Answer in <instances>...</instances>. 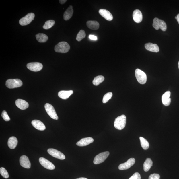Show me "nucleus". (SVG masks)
Listing matches in <instances>:
<instances>
[{"label":"nucleus","mask_w":179,"mask_h":179,"mask_svg":"<svg viewBox=\"0 0 179 179\" xmlns=\"http://www.w3.org/2000/svg\"><path fill=\"white\" fill-rule=\"evenodd\" d=\"M70 48V46L67 42H61L55 46V50L57 52L66 53L69 52Z\"/></svg>","instance_id":"nucleus-1"},{"label":"nucleus","mask_w":179,"mask_h":179,"mask_svg":"<svg viewBox=\"0 0 179 179\" xmlns=\"http://www.w3.org/2000/svg\"><path fill=\"white\" fill-rule=\"evenodd\" d=\"M126 124V117L125 115H121L115 119L114 126L115 128L119 130L124 128Z\"/></svg>","instance_id":"nucleus-2"},{"label":"nucleus","mask_w":179,"mask_h":179,"mask_svg":"<svg viewBox=\"0 0 179 179\" xmlns=\"http://www.w3.org/2000/svg\"><path fill=\"white\" fill-rule=\"evenodd\" d=\"M153 26L156 30L161 29L163 31H165L167 29V26L164 21L155 18L153 20Z\"/></svg>","instance_id":"nucleus-3"},{"label":"nucleus","mask_w":179,"mask_h":179,"mask_svg":"<svg viewBox=\"0 0 179 179\" xmlns=\"http://www.w3.org/2000/svg\"><path fill=\"white\" fill-rule=\"evenodd\" d=\"M23 83L20 79H8L6 82V86L8 88L13 89L19 88L22 86Z\"/></svg>","instance_id":"nucleus-4"},{"label":"nucleus","mask_w":179,"mask_h":179,"mask_svg":"<svg viewBox=\"0 0 179 179\" xmlns=\"http://www.w3.org/2000/svg\"><path fill=\"white\" fill-rule=\"evenodd\" d=\"M135 75L138 82L141 84L146 83L147 77L146 75L142 70L139 69H136L135 71Z\"/></svg>","instance_id":"nucleus-5"},{"label":"nucleus","mask_w":179,"mask_h":179,"mask_svg":"<svg viewBox=\"0 0 179 179\" xmlns=\"http://www.w3.org/2000/svg\"><path fill=\"white\" fill-rule=\"evenodd\" d=\"M44 108L47 113L51 118L55 120H58V116H57L54 106L50 104L46 103L45 104Z\"/></svg>","instance_id":"nucleus-6"},{"label":"nucleus","mask_w":179,"mask_h":179,"mask_svg":"<svg viewBox=\"0 0 179 179\" xmlns=\"http://www.w3.org/2000/svg\"><path fill=\"white\" fill-rule=\"evenodd\" d=\"M109 155L110 152L108 151L100 153L95 157L94 160V163L95 165H97L103 163L107 159Z\"/></svg>","instance_id":"nucleus-7"},{"label":"nucleus","mask_w":179,"mask_h":179,"mask_svg":"<svg viewBox=\"0 0 179 179\" xmlns=\"http://www.w3.org/2000/svg\"><path fill=\"white\" fill-rule=\"evenodd\" d=\"M35 17V15L33 13H28L26 16L20 19L19 21V23L21 26L28 25L34 20Z\"/></svg>","instance_id":"nucleus-8"},{"label":"nucleus","mask_w":179,"mask_h":179,"mask_svg":"<svg viewBox=\"0 0 179 179\" xmlns=\"http://www.w3.org/2000/svg\"><path fill=\"white\" fill-rule=\"evenodd\" d=\"M27 67L28 69L31 71L38 72L42 69L43 65L40 63L33 62L27 64Z\"/></svg>","instance_id":"nucleus-9"},{"label":"nucleus","mask_w":179,"mask_h":179,"mask_svg":"<svg viewBox=\"0 0 179 179\" xmlns=\"http://www.w3.org/2000/svg\"><path fill=\"white\" fill-rule=\"evenodd\" d=\"M49 154L55 158L61 160L65 159V155L63 153L54 149H49L48 150Z\"/></svg>","instance_id":"nucleus-10"},{"label":"nucleus","mask_w":179,"mask_h":179,"mask_svg":"<svg viewBox=\"0 0 179 179\" xmlns=\"http://www.w3.org/2000/svg\"><path fill=\"white\" fill-rule=\"evenodd\" d=\"M39 161L40 164L46 169L50 170L55 169V167L54 164L45 158L40 157Z\"/></svg>","instance_id":"nucleus-11"},{"label":"nucleus","mask_w":179,"mask_h":179,"mask_svg":"<svg viewBox=\"0 0 179 179\" xmlns=\"http://www.w3.org/2000/svg\"><path fill=\"white\" fill-rule=\"evenodd\" d=\"M135 162V159L133 158L130 159L126 162L120 164L119 166L118 169L120 170H127L133 165Z\"/></svg>","instance_id":"nucleus-12"},{"label":"nucleus","mask_w":179,"mask_h":179,"mask_svg":"<svg viewBox=\"0 0 179 179\" xmlns=\"http://www.w3.org/2000/svg\"><path fill=\"white\" fill-rule=\"evenodd\" d=\"M20 165L23 168L26 169H30L31 167V164L27 156L26 155H22L20 158Z\"/></svg>","instance_id":"nucleus-13"},{"label":"nucleus","mask_w":179,"mask_h":179,"mask_svg":"<svg viewBox=\"0 0 179 179\" xmlns=\"http://www.w3.org/2000/svg\"><path fill=\"white\" fill-rule=\"evenodd\" d=\"M94 139L92 138L89 137L83 138L79 141L77 143L76 145L80 147L85 146L92 143L94 142Z\"/></svg>","instance_id":"nucleus-14"},{"label":"nucleus","mask_w":179,"mask_h":179,"mask_svg":"<svg viewBox=\"0 0 179 179\" xmlns=\"http://www.w3.org/2000/svg\"><path fill=\"white\" fill-rule=\"evenodd\" d=\"M171 93L170 91H168L164 94L162 98V102L164 105L168 106L171 103V100L170 98Z\"/></svg>","instance_id":"nucleus-15"},{"label":"nucleus","mask_w":179,"mask_h":179,"mask_svg":"<svg viewBox=\"0 0 179 179\" xmlns=\"http://www.w3.org/2000/svg\"><path fill=\"white\" fill-rule=\"evenodd\" d=\"M99 13L106 20L110 21L113 20V16L111 13L105 9H100Z\"/></svg>","instance_id":"nucleus-16"},{"label":"nucleus","mask_w":179,"mask_h":179,"mask_svg":"<svg viewBox=\"0 0 179 179\" xmlns=\"http://www.w3.org/2000/svg\"><path fill=\"white\" fill-rule=\"evenodd\" d=\"M15 104L17 107L22 110H25L29 107V104L28 102L25 100L18 99L15 101Z\"/></svg>","instance_id":"nucleus-17"},{"label":"nucleus","mask_w":179,"mask_h":179,"mask_svg":"<svg viewBox=\"0 0 179 179\" xmlns=\"http://www.w3.org/2000/svg\"><path fill=\"white\" fill-rule=\"evenodd\" d=\"M133 20L136 23L141 22L143 19L142 14L139 10L136 9L134 11L133 13Z\"/></svg>","instance_id":"nucleus-18"},{"label":"nucleus","mask_w":179,"mask_h":179,"mask_svg":"<svg viewBox=\"0 0 179 179\" xmlns=\"http://www.w3.org/2000/svg\"><path fill=\"white\" fill-rule=\"evenodd\" d=\"M145 48L147 50L151 52H158L159 50V48L157 45L151 43H147L145 45Z\"/></svg>","instance_id":"nucleus-19"},{"label":"nucleus","mask_w":179,"mask_h":179,"mask_svg":"<svg viewBox=\"0 0 179 179\" xmlns=\"http://www.w3.org/2000/svg\"><path fill=\"white\" fill-rule=\"evenodd\" d=\"M31 123L35 129L39 131H43L46 129L45 126L43 123L39 120H33L32 121Z\"/></svg>","instance_id":"nucleus-20"},{"label":"nucleus","mask_w":179,"mask_h":179,"mask_svg":"<svg viewBox=\"0 0 179 179\" xmlns=\"http://www.w3.org/2000/svg\"><path fill=\"white\" fill-rule=\"evenodd\" d=\"M73 9L71 5L69 6L63 14V19L67 21L70 20L73 15Z\"/></svg>","instance_id":"nucleus-21"},{"label":"nucleus","mask_w":179,"mask_h":179,"mask_svg":"<svg viewBox=\"0 0 179 179\" xmlns=\"http://www.w3.org/2000/svg\"><path fill=\"white\" fill-rule=\"evenodd\" d=\"M73 93V91L72 90L61 91L59 92L58 96L61 99L66 100L69 98Z\"/></svg>","instance_id":"nucleus-22"},{"label":"nucleus","mask_w":179,"mask_h":179,"mask_svg":"<svg viewBox=\"0 0 179 179\" xmlns=\"http://www.w3.org/2000/svg\"><path fill=\"white\" fill-rule=\"evenodd\" d=\"M18 144V140L16 137L12 136L8 139V145L9 148L14 149L15 148Z\"/></svg>","instance_id":"nucleus-23"},{"label":"nucleus","mask_w":179,"mask_h":179,"mask_svg":"<svg viewBox=\"0 0 179 179\" xmlns=\"http://www.w3.org/2000/svg\"><path fill=\"white\" fill-rule=\"evenodd\" d=\"M86 24L89 29L93 30H98L100 26L99 22L96 21H88L87 22Z\"/></svg>","instance_id":"nucleus-24"},{"label":"nucleus","mask_w":179,"mask_h":179,"mask_svg":"<svg viewBox=\"0 0 179 179\" xmlns=\"http://www.w3.org/2000/svg\"><path fill=\"white\" fill-rule=\"evenodd\" d=\"M36 39L41 43L45 42L48 39V36L43 33H38L36 35Z\"/></svg>","instance_id":"nucleus-25"},{"label":"nucleus","mask_w":179,"mask_h":179,"mask_svg":"<svg viewBox=\"0 0 179 179\" xmlns=\"http://www.w3.org/2000/svg\"><path fill=\"white\" fill-rule=\"evenodd\" d=\"M153 165V161L150 158H147L143 164L144 171L148 172Z\"/></svg>","instance_id":"nucleus-26"},{"label":"nucleus","mask_w":179,"mask_h":179,"mask_svg":"<svg viewBox=\"0 0 179 179\" xmlns=\"http://www.w3.org/2000/svg\"><path fill=\"white\" fill-rule=\"evenodd\" d=\"M104 79V78L103 76H98L94 78L93 81V84L95 86H97L101 83L103 82Z\"/></svg>","instance_id":"nucleus-27"},{"label":"nucleus","mask_w":179,"mask_h":179,"mask_svg":"<svg viewBox=\"0 0 179 179\" xmlns=\"http://www.w3.org/2000/svg\"><path fill=\"white\" fill-rule=\"evenodd\" d=\"M139 138L141 145L143 149L145 150L148 149L149 148V144L147 141L142 137H140Z\"/></svg>","instance_id":"nucleus-28"},{"label":"nucleus","mask_w":179,"mask_h":179,"mask_svg":"<svg viewBox=\"0 0 179 179\" xmlns=\"http://www.w3.org/2000/svg\"><path fill=\"white\" fill-rule=\"evenodd\" d=\"M55 24V21L54 20H50L47 21L45 23L43 26L44 29H48L52 28Z\"/></svg>","instance_id":"nucleus-29"},{"label":"nucleus","mask_w":179,"mask_h":179,"mask_svg":"<svg viewBox=\"0 0 179 179\" xmlns=\"http://www.w3.org/2000/svg\"><path fill=\"white\" fill-rule=\"evenodd\" d=\"M86 34L84 30H80L78 33L76 38V39L78 42H80L86 37Z\"/></svg>","instance_id":"nucleus-30"},{"label":"nucleus","mask_w":179,"mask_h":179,"mask_svg":"<svg viewBox=\"0 0 179 179\" xmlns=\"http://www.w3.org/2000/svg\"><path fill=\"white\" fill-rule=\"evenodd\" d=\"M112 96V92H108L104 96L103 99V103H106L109 101V100L111 99Z\"/></svg>","instance_id":"nucleus-31"},{"label":"nucleus","mask_w":179,"mask_h":179,"mask_svg":"<svg viewBox=\"0 0 179 179\" xmlns=\"http://www.w3.org/2000/svg\"><path fill=\"white\" fill-rule=\"evenodd\" d=\"M0 173L4 178L7 179L9 178V174L7 170L4 168L1 167L0 168Z\"/></svg>","instance_id":"nucleus-32"},{"label":"nucleus","mask_w":179,"mask_h":179,"mask_svg":"<svg viewBox=\"0 0 179 179\" xmlns=\"http://www.w3.org/2000/svg\"><path fill=\"white\" fill-rule=\"evenodd\" d=\"M1 116L4 120L6 121H9L10 120V118L5 110H3L2 112Z\"/></svg>","instance_id":"nucleus-33"},{"label":"nucleus","mask_w":179,"mask_h":179,"mask_svg":"<svg viewBox=\"0 0 179 179\" xmlns=\"http://www.w3.org/2000/svg\"><path fill=\"white\" fill-rule=\"evenodd\" d=\"M129 179H141V178L139 173L135 172Z\"/></svg>","instance_id":"nucleus-34"},{"label":"nucleus","mask_w":179,"mask_h":179,"mask_svg":"<svg viewBox=\"0 0 179 179\" xmlns=\"http://www.w3.org/2000/svg\"><path fill=\"white\" fill-rule=\"evenodd\" d=\"M159 175L157 174H151L149 177V179H159Z\"/></svg>","instance_id":"nucleus-35"},{"label":"nucleus","mask_w":179,"mask_h":179,"mask_svg":"<svg viewBox=\"0 0 179 179\" xmlns=\"http://www.w3.org/2000/svg\"><path fill=\"white\" fill-rule=\"evenodd\" d=\"M89 38L90 39L93 40H97L98 39L97 36L93 35H90Z\"/></svg>","instance_id":"nucleus-36"},{"label":"nucleus","mask_w":179,"mask_h":179,"mask_svg":"<svg viewBox=\"0 0 179 179\" xmlns=\"http://www.w3.org/2000/svg\"><path fill=\"white\" fill-rule=\"evenodd\" d=\"M67 1V0H60V1H59V3L61 4V5H63V4L65 3Z\"/></svg>","instance_id":"nucleus-37"},{"label":"nucleus","mask_w":179,"mask_h":179,"mask_svg":"<svg viewBox=\"0 0 179 179\" xmlns=\"http://www.w3.org/2000/svg\"><path fill=\"white\" fill-rule=\"evenodd\" d=\"M177 20L179 24V14H178L177 15Z\"/></svg>","instance_id":"nucleus-38"},{"label":"nucleus","mask_w":179,"mask_h":179,"mask_svg":"<svg viewBox=\"0 0 179 179\" xmlns=\"http://www.w3.org/2000/svg\"><path fill=\"white\" fill-rule=\"evenodd\" d=\"M76 179H87L85 178H79Z\"/></svg>","instance_id":"nucleus-39"},{"label":"nucleus","mask_w":179,"mask_h":179,"mask_svg":"<svg viewBox=\"0 0 179 179\" xmlns=\"http://www.w3.org/2000/svg\"><path fill=\"white\" fill-rule=\"evenodd\" d=\"M178 68L179 69V61L178 62Z\"/></svg>","instance_id":"nucleus-40"},{"label":"nucleus","mask_w":179,"mask_h":179,"mask_svg":"<svg viewBox=\"0 0 179 179\" xmlns=\"http://www.w3.org/2000/svg\"><path fill=\"white\" fill-rule=\"evenodd\" d=\"M175 19H176H176H177V17L176 16V17H175Z\"/></svg>","instance_id":"nucleus-41"}]
</instances>
